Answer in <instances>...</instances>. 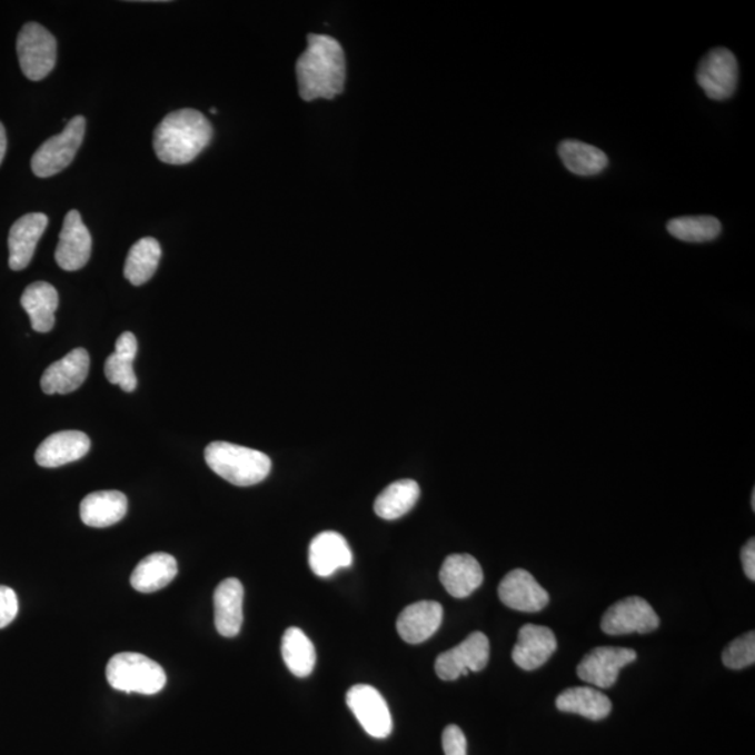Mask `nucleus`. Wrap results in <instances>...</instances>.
Here are the masks:
<instances>
[{
    "mask_svg": "<svg viewBox=\"0 0 755 755\" xmlns=\"http://www.w3.org/2000/svg\"><path fill=\"white\" fill-rule=\"evenodd\" d=\"M490 659V640L483 633H474L464 643L444 652L436 660L437 676L445 682L458 681L469 672H481Z\"/></svg>",
    "mask_w": 755,
    "mask_h": 755,
    "instance_id": "obj_8",
    "label": "nucleus"
},
{
    "mask_svg": "<svg viewBox=\"0 0 755 755\" xmlns=\"http://www.w3.org/2000/svg\"><path fill=\"white\" fill-rule=\"evenodd\" d=\"M444 608L438 602L413 603L400 613L396 628L407 644L417 645L430 639L441 627Z\"/></svg>",
    "mask_w": 755,
    "mask_h": 755,
    "instance_id": "obj_16",
    "label": "nucleus"
},
{
    "mask_svg": "<svg viewBox=\"0 0 755 755\" xmlns=\"http://www.w3.org/2000/svg\"><path fill=\"white\" fill-rule=\"evenodd\" d=\"M128 513V498L121 491H96L80 504V518L91 528H108Z\"/></svg>",
    "mask_w": 755,
    "mask_h": 755,
    "instance_id": "obj_22",
    "label": "nucleus"
},
{
    "mask_svg": "<svg viewBox=\"0 0 755 755\" xmlns=\"http://www.w3.org/2000/svg\"><path fill=\"white\" fill-rule=\"evenodd\" d=\"M349 543L338 532H322L309 545V567L320 578L330 577L340 568L350 567Z\"/></svg>",
    "mask_w": 755,
    "mask_h": 755,
    "instance_id": "obj_18",
    "label": "nucleus"
},
{
    "mask_svg": "<svg viewBox=\"0 0 755 755\" xmlns=\"http://www.w3.org/2000/svg\"><path fill=\"white\" fill-rule=\"evenodd\" d=\"M752 507H753V509H755V490H753V494H752Z\"/></svg>",
    "mask_w": 755,
    "mask_h": 755,
    "instance_id": "obj_38",
    "label": "nucleus"
},
{
    "mask_svg": "<svg viewBox=\"0 0 755 755\" xmlns=\"http://www.w3.org/2000/svg\"><path fill=\"white\" fill-rule=\"evenodd\" d=\"M744 573L749 580H755V540L749 539L742 548L741 553Z\"/></svg>",
    "mask_w": 755,
    "mask_h": 755,
    "instance_id": "obj_36",
    "label": "nucleus"
},
{
    "mask_svg": "<svg viewBox=\"0 0 755 755\" xmlns=\"http://www.w3.org/2000/svg\"><path fill=\"white\" fill-rule=\"evenodd\" d=\"M483 579H485V574H483L481 565L470 554H453L445 558L441 572H439V580L444 588L456 599H465L474 594L480 588Z\"/></svg>",
    "mask_w": 755,
    "mask_h": 755,
    "instance_id": "obj_19",
    "label": "nucleus"
},
{
    "mask_svg": "<svg viewBox=\"0 0 755 755\" xmlns=\"http://www.w3.org/2000/svg\"><path fill=\"white\" fill-rule=\"evenodd\" d=\"M92 240L78 210H70L64 217L56 259L59 268L68 271L85 268L91 257Z\"/></svg>",
    "mask_w": 755,
    "mask_h": 755,
    "instance_id": "obj_13",
    "label": "nucleus"
},
{
    "mask_svg": "<svg viewBox=\"0 0 755 755\" xmlns=\"http://www.w3.org/2000/svg\"><path fill=\"white\" fill-rule=\"evenodd\" d=\"M215 626L222 637L232 638L241 632L244 622V586L228 578L217 586L213 596Z\"/></svg>",
    "mask_w": 755,
    "mask_h": 755,
    "instance_id": "obj_20",
    "label": "nucleus"
},
{
    "mask_svg": "<svg viewBox=\"0 0 755 755\" xmlns=\"http://www.w3.org/2000/svg\"><path fill=\"white\" fill-rule=\"evenodd\" d=\"M443 748L445 755H467L466 736L459 726L449 725L445 727Z\"/></svg>",
    "mask_w": 755,
    "mask_h": 755,
    "instance_id": "obj_34",
    "label": "nucleus"
},
{
    "mask_svg": "<svg viewBox=\"0 0 755 755\" xmlns=\"http://www.w3.org/2000/svg\"><path fill=\"white\" fill-rule=\"evenodd\" d=\"M106 676L113 689L129 694L155 695L167 684L165 669L148 656L135 652L112 656Z\"/></svg>",
    "mask_w": 755,
    "mask_h": 755,
    "instance_id": "obj_4",
    "label": "nucleus"
},
{
    "mask_svg": "<svg viewBox=\"0 0 755 755\" xmlns=\"http://www.w3.org/2000/svg\"><path fill=\"white\" fill-rule=\"evenodd\" d=\"M281 655L292 675L301 678L311 675L317 662V652L311 639L297 627L287 629L282 635Z\"/></svg>",
    "mask_w": 755,
    "mask_h": 755,
    "instance_id": "obj_29",
    "label": "nucleus"
},
{
    "mask_svg": "<svg viewBox=\"0 0 755 755\" xmlns=\"http://www.w3.org/2000/svg\"><path fill=\"white\" fill-rule=\"evenodd\" d=\"M89 369V352L79 347L46 369L41 378V388L47 395L74 393L85 384Z\"/></svg>",
    "mask_w": 755,
    "mask_h": 755,
    "instance_id": "obj_14",
    "label": "nucleus"
},
{
    "mask_svg": "<svg viewBox=\"0 0 755 755\" xmlns=\"http://www.w3.org/2000/svg\"><path fill=\"white\" fill-rule=\"evenodd\" d=\"M298 91L304 101L332 100L345 90L346 58L338 40L308 36V48L297 62Z\"/></svg>",
    "mask_w": 755,
    "mask_h": 755,
    "instance_id": "obj_1",
    "label": "nucleus"
},
{
    "mask_svg": "<svg viewBox=\"0 0 755 755\" xmlns=\"http://www.w3.org/2000/svg\"><path fill=\"white\" fill-rule=\"evenodd\" d=\"M106 377L108 381L125 390V393H133L138 388V378H136L133 369V360L118 356L113 352L106 361Z\"/></svg>",
    "mask_w": 755,
    "mask_h": 755,
    "instance_id": "obj_32",
    "label": "nucleus"
},
{
    "mask_svg": "<svg viewBox=\"0 0 755 755\" xmlns=\"http://www.w3.org/2000/svg\"><path fill=\"white\" fill-rule=\"evenodd\" d=\"M178 574L177 559L167 553H155L141 559L136 565L130 584L133 589L141 594H153V592L166 588L176 579Z\"/></svg>",
    "mask_w": 755,
    "mask_h": 755,
    "instance_id": "obj_24",
    "label": "nucleus"
},
{
    "mask_svg": "<svg viewBox=\"0 0 755 755\" xmlns=\"http://www.w3.org/2000/svg\"><path fill=\"white\" fill-rule=\"evenodd\" d=\"M659 624L654 607L638 596L615 603L602 618V629L607 635L649 634Z\"/></svg>",
    "mask_w": 755,
    "mask_h": 755,
    "instance_id": "obj_9",
    "label": "nucleus"
},
{
    "mask_svg": "<svg viewBox=\"0 0 755 755\" xmlns=\"http://www.w3.org/2000/svg\"><path fill=\"white\" fill-rule=\"evenodd\" d=\"M499 600L516 612H542L550 602L548 592L526 569H514L498 586Z\"/></svg>",
    "mask_w": 755,
    "mask_h": 755,
    "instance_id": "obj_12",
    "label": "nucleus"
},
{
    "mask_svg": "<svg viewBox=\"0 0 755 755\" xmlns=\"http://www.w3.org/2000/svg\"><path fill=\"white\" fill-rule=\"evenodd\" d=\"M21 307L29 314L31 328L36 332L48 334L56 325L59 296L56 287L46 281L32 282L21 296Z\"/></svg>",
    "mask_w": 755,
    "mask_h": 755,
    "instance_id": "obj_23",
    "label": "nucleus"
},
{
    "mask_svg": "<svg viewBox=\"0 0 755 755\" xmlns=\"http://www.w3.org/2000/svg\"><path fill=\"white\" fill-rule=\"evenodd\" d=\"M557 708L562 713L577 714L590 721H602L612 713V701L594 687H573L558 695Z\"/></svg>",
    "mask_w": 755,
    "mask_h": 755,
    "instance_id": "obj_25",
    "label": "nucleus"
},
{
    "mask_svg": "<svg viewBox=\"0 0 755 755\" xmlns=\"http://www.w3.org/2000/svg\"><path fill=\"white\" fill-rule=\"evenodd\" d=\"M346 703L369 736L385 738L393 733V716L377 688L357 684L347 692Z\"/></svg>",
    "mask_w": 755,
    "mask_h": 755,
    "instance_id": "obj_10",
    "label": "nucleus"
},
{
    "mask_svg": "<svg viewBox=\"0 0 755 755\" xmlns=\"http://www.w3.org/2000/svg\"><path fill=\"white\" fill-rule=\"evenodd\" d=\"M637 652L620 646H599L590 650L578 665L580 681L597 688L615 686L623 667L637 660Z\"/></svg>",
    "mask_w": 755,
    "mask_h": 755,
    "instance_id": "obj_11",
    "label": "nucleus"
},
{
    "mask_svg": "<svg viewBox=\"0 0 755 755\" xmlns=\"http://www.w3.org/2000/svg\"><path fill=\"white\" fill-rule=\"evenodd\" d=\"M724 665L732 670H742L755 664V634L749 632L732 640L722 655Z\"/></svg>",
    "mask_w": 755,
    "mask_h": 755,
    "instance_id": "obj_31",
    "label": "nucleus"
},
{
    "mask_svg": "<svg viewBox=\"0 0 755 755\" xmlns=\"http://www.w3.org/2000/svg\"><path fill=\"white\" fill-rule=\"evenodd\" d=\"M557 638L550 628L526 624L519 629L514 646L513 660L526 672L539 669L557 650Z\"/></svg>",
    "mask_w": 755,
    "mask_h": 755,
    "instance_id": "obj_15",
    "label": "nucleus"
},
{
    "mask_svg": "<svg viewBox=\"0 0 755 755\" xmlns=\"http://www.w3.org/2000/svg\"><path fill=\"white\" fill-rule=\"evenodd\" d=\"M161 259V247L155 238H141L129 249L123 274L130 285L141 286L155 276Z\"/></svg>",
    "mask_w": 755,
    "mask_h": 755,
    "instance_id": "obj_27",
    "label": "nucleus"
},
{
    "mask_svg": "<svg viewBox=\"0 0 755 755\" xmlns=\"http://www.w3.org/2000/svg\"><path fill=\"white\" fill-rule=\"evenodd\" d=\"M697 81L711 100L725 101L735 95L738 85V62L726 48H715L701 59Z\"/></svg>",
    "mask_w": 755,
    "mask_h": 755,
    "instance_id": "obj_7",
    "label": "nucleus"
},
{
    "mask_svg": "<svg viewBox=\"0 0 755 755\" xmlns=\"http://www.w3.org/2000/svg\"><path fill=\"white\" fill-rule=\"evenodd\" d=\"M116 352L118 356L135 360L136 355H138V340H136V336L132 332H123L119 336L116 344Z\"/></svg>",
    "mask_w": 755,
    "mask_h": 755,
    "instance_id": "obj_35",
    "label": "nucleus"
},
{
    "mask_svg": "<svg viewBox=\"0 0 755 755\" xmlns=\"http://www.w3.org/2000/svg\"><path fill=\"white\" fill-rule=\"evenodd\" d=\"M558 156L565 168L579 177L597 176L608 166L605 151L580 140H563L558 145Z\"/></svg>",
    "mask_w": 755,
    "mask_h": 755,
    "instance_id": "obj_26",
    "label": "nucleus"
},
{
    "mask_svg": "<svg viewBox=\"0 0 755 755\" xmlns=\"http://www.w3.org/2000/svg\"><path fill=\"white\" fill-rule=\"evenodd\" d=\"M47 226L48 217L43 213H29L14 222L8 241L10 269L19 271L30 265Z\"/></svg>",
    "mask_w": 755,
    "mask_h": 755,
    "instance_id": "obj_17",
    "label": "nucleus"
},
{
    "mask_svg": "<svg viewBox=\"0 0 755 755\" xmlns=\"http://www.w3.org/2000/svg\"><path fill=\"white\" fill-rule=\"evenodd\" d=\"M18 595L9 586L0 585V628L8 627L18 617Z\"/></svg>",
    "mask_w": 755,
    "mask_h": 755,
    "instance_id": "obj_33",
    "label": "nucleus"
},
{
    "mask_svg": "<svg viewBox=\"0 0 755 755\" xmlns=\"http://www.w3.org/2000/svg\"><path fill=\"white\" fill-rule=\"evenodd\" d=\"M418 498L420 486L415 480L395 481L375 499V514L387 520L398 519L415 507Z\"/></svg>",
    "mask_w": 755,
    "mask_h": 755,
    "instance_id": "obj_28",
    "label": "nucleus"
},
{
    "mask_svg": "<svg viewBox=\"0 0 755 755\" xmlns=\"http://www.w3.org/2000/svg\"><path fill=\"white\" fill-rule=\"evenodd\" d=\"M667 231L684 242H709L719 237L722 225L713 216L677 217L667 222Z\"/></svg>",
    "mask_w": 755,
    "mask_h": 755,
    "instance_id": "obj_30",
    "label": "nucleus"
},
{
    "mask_svg": "<svg viewBox=\"0 0 755 755\" xmlns=\"http://www.w3.org/2000/svg\"><path fill=\"white\" fill-rule=\"evenodd\" d=\"M206 464L221 479L238 487L258 485L269 476L271 460L260 450L216 441L205 449Z\"/></svg>",
    "mask_w": 755,
    "mask_h": 755,
    "instance_id": "obj_3",
    "label": "nucleus"
},
{
    "mask_svg": "<svg viewBox=\"0 0 755 755\" xmlns=\"http://www.w3.org/2000/svg\"><path fill=\"white\" fill-rule=\"evenodd\" d=\"M91 447L90 438L81 431L52 434L38 447L36 461L42 467H59L85 458Z\"/></svg>",
    "mask_w": 755,
    "mask_h": 755,
    "instance_id": "obj_21",
    "label": "nucleus"
},
{
    "mask_svg": "<svg viewBox=\"0 0 755 755\" xmlns=\"http://www.w3.org/2000/svg\"><path fill=\"white\" fill-rule=\"evenodd\" d=\"M86 133L85 117L70 119L62 133L43 141L32 156L31 170L38 178H50L64 170L73 161L83 143Z\"/></svg>",
    "mask_w": 755,
    "mask_h": 755,
    "instance_id": "obj_5",
    "label": "nucleus"
},
{
    "mask_svg": "<svg viewBox=\"0 0 755 755\" xmlns=\"http://www.w3.org/2000/svg\"><path fill=\"white\" fill-rule=\"evenodd\" d=\"M20 68L27 79L40 81L56 68L58 43L50 31L38 23H27L18 37Z\"/></svg>",
    "mask_w": 755,
    "mask_h": 755,
    "instance_id": "obj_6",
    "label": "nucleus"
},
{
    "mask_svg": "<svg viewBox=\"0 0 755 755\" xmlns=\"http://www.w3.org/2000/svg\"><path fill=\"white\" fill-rule=\"evenodd\" d=\"M7 149H8L7 129H4L3 123L0 122V165H2L4 156H7Z\"/></svg>",
    "mask_w": 755,
    "mask_h": 755,
    "instance_id": "obj_37",
    "label": "nucleus"
},
{
    "mask_svg": "<svg viewBox=\"0 0 755 755\" xmlns=\"http://www.w3.org/2000/svg\"><path fill=\"white\" fill-rule=\"evenodd\" d=\"M213 128L202 112L183 108L162 119L155 130L157 157L166 165L183 166L197 159L210 145Z\"/></svg>",
    "mask_w": 755,
    "mask_h": 755,
    "instance_id": "obj_2",
    "label": "nucleus"
}]
</instances>
